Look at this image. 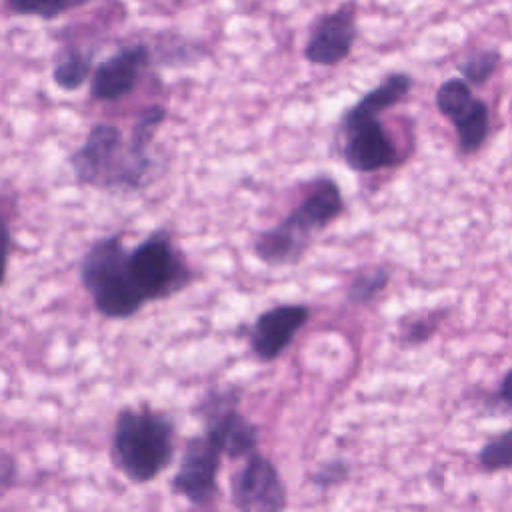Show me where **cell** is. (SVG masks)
<instances>
[{
	"instance_id": "23",
	"label": "cell",
	"mask_w": 512,
	"mask_h": 512,
	"mask_svg": "<svg viewBox=\"0 0 512 512\" xmlns=\"http://www.w3.org/2000/svg\"><path fill=\"white\" fill-rule=\"evenodd\" d=\"M498 402L512 408V368L506 372V376L502 380V386L498 390Z\"/></svg>"
},
{
	"instance_id": "7",
	"label": "cell",
	"mask_w": 512,
	"mask_h": 512,
	"mask_svg": "<svg viewBox=\"0 0 512 512\" xmlns=\"http://www.w3.org/2000/svg\"><path fill=\"white\" fill-rule=\"evenodd\" d=\"M356 38L358 4L356 0H346L312 22L304 44V58L316 66H336L350 56Z\"/></svg>"
},
{
	"instance_id": "4",
	"label": "cell",
	"mask_w": 512,
	"mask_h": 512,
	"mask_svg": "<svg viewBox=\"0 0 512 512\" xmlns=\"http://www.w3.org/2000/svg\"><path fill=\"white\" fill-rule=\"evenodd\" d=\"M74 176L98 188H138L150 168V158L124 148L122 134L112 124H96L82 146L70 156Z\"/></svg>"
},
{
	"instance_id": "21",
	"label": "cell",
	"mask_w": 512,
	"mask_h": 512,
	"mask_svg": "<svg viewBox=\"0 0 512 512\" xmlns=\"http://www.w3.org/2000/svg\"><path fill=\"white\" fill-rule=\"evenodd\" d=\"M8 252H10V230L6 220L0 216V284L6 278L8 268Z\"/></svg>"
},
{
	"instance_id": "10",
	"label": "cell",
	"mask_w": 512,
	"mask_h": 512,
	"mask_svg": "<svg viewBox=\"0 0 512 512\" xmlns=\"http://www.w3.org/2000/svg\"><path fill=\"white\" fill-rule=\"evenodd\" d=\"M150 48L144 42H134L118 48L112 56L102 60L90 76V96L102 102H114L128 96L150 64Z\"/></svg>"
},
{
	"instance_id": "17",
	"label": "cell",
	"mask_w": 512,
	"mask_h": 512,
	"mask_svg": "<svg viewBox=\"0 0 512 512\" xmlns=\"http://www.w3.org/2000/svg\"><path fill=\"white\" fill-rule=\"evenodd\" d=\"M474 102L470 84L464 78H450L436 90V108L450 120L462 114Z\"/></svg>"
},
{
	"instance_id": "12",
	"label": "cell",
	"mask_w": 512,
	"mask_h": 512,
	"mask_svg": "<svg viewBox=\"0 0 512 512\" xmlns=\"http://www.w3.org/2000/svg\"><path fill=\"white\" fill-rule=\"evenodd\" d=\"M310 310L302 304H280L262 312L252 326L250 344L260 360L278 358L306 324Z\"/></svg>"
},
{
	"instance_id": "2",
	"label": "cell",
	"mask_w": 512,
	"mask_h": 512,
	"mask_svg": "<svg viewBox=\"0 0 512 512\" xmlns=\"http://www.w3.org/2000/svg\"><path fill=\"white\" fill-rule=\"evenodd\" d=\"M344 208L340 188L330 178L314 182L306 198L280 224L258 234L254 254L270 264H294L308 248L312 236L326 228Z\"/></svg>"
},
{
	"instance_id": "1",
	"label": "cell",
	"mask_w": 512,
	"mask_h": 512,
	"mask_svg": "<svg viewBox=\"0 0 512 512\" xmlns=\"http://www.w3.org/2000/svg\"><path fill=\"white\" fill-rule=\"evenodd\" d=\"M112 454L118 470L130 482L154 480L174 454L172 420L148 406L120 410L114 424Z\"/></svg>"
},
{
	"instance_id": "14",
	"label": "cell",
	"mask_w": 512,
	"mask_h": 512,
	"mask_svg": "<svg viewBox=\"0 0 512 512\" xmlns=\"http://www.w3.org/2000/svg\"><path fill=\"white\" fill-rule=\"evenodd\" d=\"M410 88H412L410 74L392 72L378 86L366 92L352 108H348V112L360 114V116H378L380 112L398 104L410 92Z\"/></svg>"
},
{
	"instance_id": "15",
	"label": "cell",
	"mask_w": 512,
	"mask_h": 512,
	"mask_svg": "<svg viewBox=\"0 0 512 512\" xmlns=\"http://www.w3.org/2000/svg\"><path fill=\"white\" fill-rule=\"evenodd\" d=\"M452 124L458 134L460 150L464 154H472L482 146V142L488 136V126H490L488 106L482 100L474 98V102L452 120Z\"/></svg>"
},
{
	"instance_id": "19",
	"label": "cell",
	"mask_w": 512,
	"mask_h": 512,
	"mask_svg": "<svg viewBox=\"0 0 512 512\" xmlns=\"http://www.w3.org/2000/svg\"><path fill=\"white\" fill-rule=\"evenodd\" d=\"M478 464L486 472L512 470V428L484 444L478 454Z\"/></svg>"
},
{
	"instance_id": "13",
	"label": "cell",
	"mask_w": 512,
	"mask_h": 512,
	"mask_svg": "<svg viewBox=\"0 0 512 512\" xmlns=\"http://www.w3.org/2000/svg\"><path fill=\"white\" fill-rule=\"evenodd\" d=\"M92 62H94L92 52L72 44L62 46L54 58V68H52L54 84L64 92L82 88L86 80L92 76V70H94Z\"/></svg>"
},
{
	"instance_id": "20",
	"label": "cell",
	"mask_w": 512,
	"mask_h": 512,
	"mask_svg": "<svg viewBox=\"0 0 512 512\" xmlns=\"http://www.w3.org/2000/svg\"><path fill=\"white\" fill-rule=\"evenodd\" d=\"M386 282H388V272L382 268L360 272L348 288V300L354 304L370 302L386 286Z\"/></svg>"
},
{
	"instance_id": "8",
	"label": "cell",
	"mask_w": 512,
	"mask_h": 512,
	"mask_svg": "<svg viewBox=\"0 0 512 512\" xmlns=\"http://www.w3.org/2000/svg\"><path fill=\"white\" fill-rule=\"evenodd\" d=\"M230 498L238 510L276 512L286 508V488L276 466L262 454H248L230 482Z\"/></svg>"
},
{
	"instance_id": "3",
	"label": "cell",
	"mask_w": 512,
	"mask_h": 512,
	"mask_svg": "<svg viewBox=\"0 0 512 512\" xmlns=\"http://www.w3.org/2000/svg\"><path fill=\"white\" fill-rule=\"evenodd\" d=\"M80 280L96 310L108 318H130L146 302L118 236L100 238L88 248L80 262Z\"/></svg>"
},
{
	"instance_id": "6",
	"label": "cell",
	"mask_w": 512,
	"mask_h": 512,
	"mask_svg": "<svg viewBox=\"0 0 512 512\" xmlns=\"http://www.w3.org/2000/svg\"><path fill=\"white\" fill-rule=\"evenodd\" d=\"M222 456L220 444L208 432L188 438L180 466L172 478V492L194 506L210 504L218 492L216 480Z\"/></svg>"
},
{
	"instance_id": "9",
	"label": "cell",
	"mask_w": 512,
	"mask_h": 512,
	"mask_svg": "<svg viewBox=\"0 0 512 512\" xmlns=\"http://www.w3.org/2000/svg\"><path fill=\"white\" fill-rule=\"evenodd\" d=\"M346 134L344 160L356 172H374L398 160V150L388 138L378 116H360L346 110L342 118Z\"/></svg>"
},
{
	"instance_id": "18",
	"label": "cell",
	"mask_w": 512,
	"mask_h": 512,
	"mask_svg": "<svg viewBox=\"0 0 512 512\" xmlns=\"http://www.w3.org/2000/svg\"><path fill=\"white\" fill-rule=\"evenodd\" d=\"M498 64L500 52L494 48H482L466 54L464 60L458 64V72L468 84H484L496 72Z\"/></svg>"
},
{
	"instance_id": "16",
	"label": "cell",
	"mask_w": 512,
	"mask_h": 512,
	"mask_svg": "<svg viewBox=\"0 0 512 512\" xmlns=\"http://www.w3.org/2000/svg\"><path fill=\"white\" fill-rule=\"evenodd\" d=\"M14 16L56 20L58 16L88 4L90 0H2Z\"/></svg>"
},
{
	"instance_id": "5",
	"label": "cell",
	"mask_w": 512,
	"mask_h": 512,
	"mask_svg": "<svg viewBox=\"0 0 512 512\" xmlns=\"http://www.w3.org/2000/svg\"><path fill=\"white\" fill-rule=\"evenodd\" d=\"M132 278L146 300H162L188 284L190 272L174 248L168 232L148 234L128 252Z\"/></svg>"
},
{
	"instance_id": "22",
	"label": "cell",
	"mask_w": 512,
	"mask_h": 512,
	"mask_svg": "<svg viewBox=\"0 0 512 512\" xmlns=\"http://www.w3.org/2000/svg\"><path fill=\"white\" fill-rule=\"evenodd\" d=\"M16 474V466L14 460L6 454H0V498L6 494V490L12 486Z\"/></svg>"
},
{
	"instance_id": "11",
	"label": "cell",
	"mask_w": 512,
	"mask_h": 512,
	"mask_svg": "<svg viewBox=\"0 0 512 512\" xmlns=\"http://www.w3.org/2000/svg\"><path fill=\"white\" fill-rule=\"evenodd\" d=\"M234 392L214 394L204 404V432H208L222 448L224 456L240 458L254 452L258 434L250 420H246L238 408Z\"/></svg>"
}]
</instances>
